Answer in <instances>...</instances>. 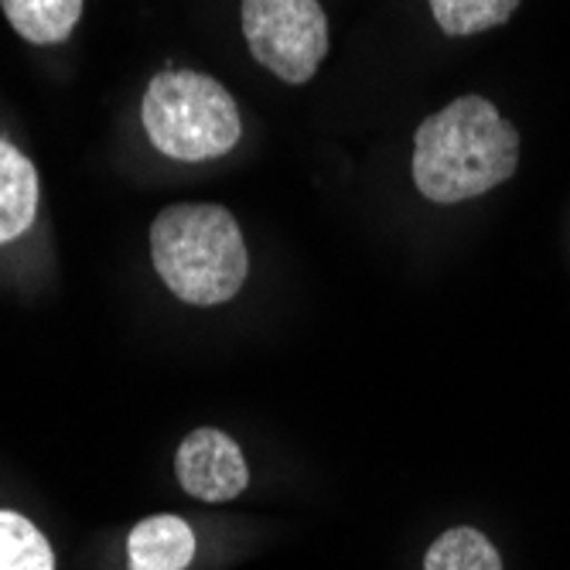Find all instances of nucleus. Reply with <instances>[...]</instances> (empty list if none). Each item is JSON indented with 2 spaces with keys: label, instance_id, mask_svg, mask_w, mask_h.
<instances>
[{
  "label": "nucleus",
  "instance_id": "nucleus-11",
  "mask_svg": "<svg viewBox=\"0 0 570 570\" xmlns=\"http://www.w3.org/2000/svg\"><path fill=\"white\" fill-rule=\"evenodd\" d=\"M424 570H502V560L479 530L461 527L434 540Z\"/></svg>",
  "mask_w": 570,
  "mask_h": 570
},
{
  "label": "nucleus",
  "instance_id": "nucleus-4",
  "mask_svg": "<svg viewBox=\"0 0 570 570\" xmlns=\"http://www.w3.org/2000/svg\"><path fill=\"white\" fill-rule=\"evenodd\" d=\"M243 38L253 59L304 86L328 56V18L318 0H243Z\"/></svg>",
  "mask_w": 570,
  "mask_h": 570
},
{
  "label": "nucleus",
  "instance_id": "nucleus-10",
  "mask_svg": "<svg viewBox=\"0 0 570 570\" xmlns=\"http://www.w3.org/2000/svg\"><path fill=\"white\" fill-rule=\"evenodd\" d=\"M428 4L444 35L464 38L505 24L523 0H428Z\"/></svg>",
  "mask_w": 570,
  "mask_h": 570
},
{
  "label": "nucleus",
  "instance_id": "nucleus-6",
  "mask_svg": "<svg viewBox=\"0 0 570 570\" xmlns=\"http://www.w3.org/2000/svg\"><path fill=\"white\" fill-rule=\"evenodd\" d=\"M130 570H185L195 557V533L178 515H150L127 540Z\"/></svg>",
  "mask_w": 570,
  "mask_h": 570
},
{
  "label": "nucleus",
  "instance_id": "nucleus-9",
  "mask_svg": "<svg viewBox=\"0 0 570 570\" xmlns=\"http://www.w3.org/2000/svg\"><path fill=\"white\" fill-rule=\"evenodd\" d=\"M0 570H56V553L21 512L0 509Z\"/></svg>",
  "mask_w": 570,
  "mask_h": 570
},
{
  "label": "nucleus",
  "instance_id": "nucleus-2",
  "mask_svg": "<svg viewBox=\"0 0 570 570\" xmlns=\"http://www.w3.org/2000/svg\"><path fill=\"white\" fill-rule=\"evenodd\" d=\"M150 261L165 287L195 307L233 301L249 274L236 216L213 202H178L150 223Z\"/></svg>",
  "mask_w": 570,
  "mask_h": 570
},
{
  "label": "nucleus",
  "instance_id": "nucleus-3",
  "mask_svg": "<svg viewBox=\"0 0 570 570\" xmlns=\"http://www.w3.org/2000/svg\"><path fill=\"white\" fill-rule=\"evenodd\" d=\"M140 120L165 158L213 161L229 154L243 137V117L229 89L191 69H171L150 79Z\"/></svg>",
  "mask_w": 570,
  "mask_h": 570
},
{
  "label": "nucleus",
  "instance_id": "nucleus-5",
  "mask_svg": "<svg viewBox=\"0 0 570 570\" xmlns=\"http://www.w3.org/2000/svg\"><path fill=\"white\" fill-rule=\"evenodd\" d=\"M175 475L181 489L202 502H229L249 485V469L239 444L216 428H198L181 441Z\"/></svg>",
  "mask_w": 570,
  "mask_h": 570
},
{
  "label": "nucleus",
  "instance_id": "nucleus-8",
  "mask_svg": "<svg viewBox=\"0 0 570 570\" xmlns=\"http://www.w3.org/2000/svg\"><path fill=\"white\" fill-rule=\"evenodd\" d=\"M0 8L11 28L31 45L66 41L82 18V0H0Z\"/></svg>",
  "mask_w": 570,
  "mask_h": 570
},
{
  "label": "nucleus",
  "instance_id": "nucleus-1",
  "mask_svg": "<svg viewBox=\"0 0 570 570\" xmlns=\"http://www.w3.org/2000/svg\"><path fill=\"white\" fill-rule=\"evenodd\" d=\"M520 165V134L485 96H458L413 137V185L438 205L479 198Z\"/></svg>",
  "mask_w": 570,
  "mask_h": 570
},
{
  "label": "nucleus",
  "instance_id": "nucleus-7",
  "mask_svg": "<svg viewBox=\"0 0 570 570\" xmlns=\"http://www.w3.org/2000/svg\"><path fill=\"white\" fill-rule=\"evenodd\" d=\"M35 216H38V171L14 144L0 140V243L24 236Z\"/></svg>",
  "mask_w": 570,
  "mask_h": 570
}]
</instances>
